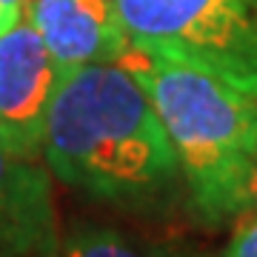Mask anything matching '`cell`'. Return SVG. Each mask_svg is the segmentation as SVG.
Instances as JSON below:
<instances>
[{"mask_svg": "<svg viewBox=\"0 0 257 257\" xmlns=\"http://www.w3.org/2000/svg\"><path fill=\"white\" fill-rule=\"evenodd\" d=\"M143 86L172 140L192 209L209 226L257 203V97L192 60L132 46L114 60Z\"/></svg>", "mask_w": 257, "mask_h": 257, "instance_id": "7a4b0ae2", "label": "cell"}, {"mask_svg": "<svg viewBox=\"0 0 257 257\" xmlns=\"http://www.w3.org/2000/svg\"><path fill=\"white\" fill-rule=\"evenodd\" d=\"M128 43L200 63L257 97V0H114Z\"/></svg>", "mask_w": 257, "mask_h": 257, "instance_id": "3957f363", "label": "cell"}, {"mask_svg": "<svg viewBox=\"0 0 257 257\" xmlns=\"http://www.w3.org/2000/svg\"><path fill=\"white\" fill-rule=\"evenodd\" d=\"M60 66L26 18L0 35V143L26 157L43 152Z\"/></svg>", "mask_w": 257, "mask_h": 257, "instance_id": "277c9868", "label": "cell"}, {"mask_svg": "<svg viewBox=\"0 0 257 257\" xmlns=\"http://www.w3.org/2000/svg\"><path fill=\"white\" fill-rule=\"evenodd\" d=\"M57 217L52 175L37 157L0 143V257H52Z\"/></svg>", "mask_w": 257, "mask_h": 257, "instance_id": "5b68a950", "label": "cell"}, {"mask_svg": "<svg viewBox=\"0 0 257 257\" xmlns=\"http://www.w3.org/2000/svg\"><path fill=\"white\" fill-rule=\"evenodd\" d=\"M52 257H169L160 248L143 246L106 226H80L77 231L57 240Z\"/></svg>", "mask_w": 257, "mask_h": 257, "instance_id": "52a82bcc", "label": "cell"}, {"mask_svg": "<svg viewBox=\"0 0 257 257\" xmlns=\"http://www.w3.org/2000/svg\"><path fill=\"white\" fill-rule=\"evenodd\" d=\"M23 18L60 69L114 63L128 46L114 0H32Z\"/></svg>", "mask_w": 257, "mask_h": 257, "instance_id": "8992f818", "label": "cell"}, {"mask_svg": "<svg viewBox=\"0 0 257 257\" xmlns=\"http://www.w3.org/2000/svg\"><path fill=\"white\" fill-rule=\"evenodd\" d=\"M20 20H23V12L0 0V35H6V32H9L12 26H18Z\"/></svg>", "mask_w": 257, "mask_h": 257, "instance_id": "9c48e42d", "label": "cell"}, {"mask_svg": "<svg viewBox=\"0 0 257 257\" xmlns=\"http://www.w3.org/2000/svg\"><path fill=\"white\" fill-rule=\"evenodd\" d=\"M234 220L237 223H234L220 257H257V206H248Z\"/></svg>", "mask_w": 257, "mask_h": 257, "instance_id": "ba28073f", "label": "cell"}, {"mask_svg": "<svg viewBox=\"0 0 257 257\" xmlns=\"http://www.w3.org/2000/svg\"><path fill=\"white\" fill-rule=\"evenodd\" d=\"M3 3H9V6H15V9L26 12V6H29V3H32V0H3Z\"/></svg>", "mask_w": 257, "mask_h": 257, "instance_id": "30bf717a", "label": "cell"}, {"mask_svg": "<svg viewBox=\"0 0 257 257\" xmlns=\"http://www.w3.org/2000/svg\"><path fill=\"white\" fill-rule=\"evenodd\" d=\"M40 155L57 180L111 203L157 200L180 180L155 106L120 63L60 72Z\"/></svg>", "mask_w": 257, "mask_h": 257, "instance_id": "6da1fadb", "label": "cell"}]
</instances>
